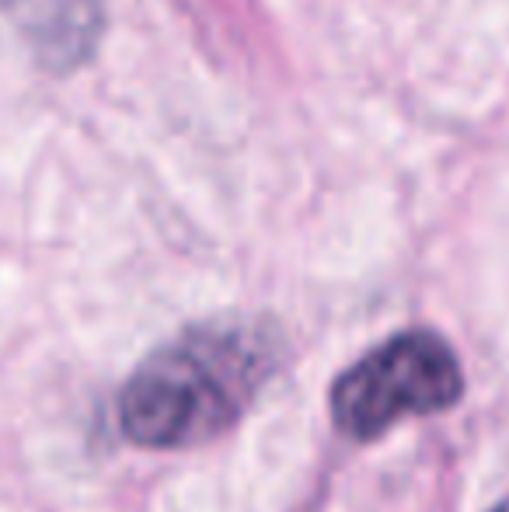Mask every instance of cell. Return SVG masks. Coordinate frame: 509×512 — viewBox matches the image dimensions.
<instances>
[{"label":"cell","instance_id":"6da1fadb","mask_svg":"<svg viewBox=\"0 0 509 512\" xmlns=\"http://www.w3.org/2000/svg\"><path fill=\"white\" fill-rule=\"evenodd\" d=\"M276 321L224 314L157 345L116 398L119 436L136 450H199L227 436L286 366Z\"/></svg>","mask_w":509,"mask_h":512},{"label":"cell","instance_id":"7a4b0ae2","mask_svg":"<svg viewBox=\"0 0 509 512\" xmlns=\"http://www.w3.org/2000/svg\"><path fill=\"white\" fill-rule=\"evenodd\" d=\"M464 398L457 349L433 328H405L335 377L328 411L335 429L353 443H374L394 425L443 415Z\"/></svg>","mask_w":509,"mask_h":512},{"label":"cell","instance_id":"3957f363","mask_svg":"<svg viewBox=\"0 0 509 512\" xmlns=\"http://www.w3.org/2000/svg\"><path fill=\"white\" fill-rule=\"evenodd\" d=\"M32 53L49 70H70L102 32V0H0Z\"/></svg>","mask_w":509,"mask_h":512},{"label":"cell","instance_id":"277c9868","mask_svg":"<svg viewBox=\"0 0 509 512\" xmlns=\"http://www.w3.org/2000/svg\"><path fill=\"white\" fill-rule=\"evenodd\" d=\"M492 512H509V499H503V502H499V506L492 509Z\"/></svg>","mask_w":509,"mask_h":512}]
</instances>
